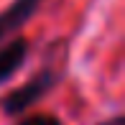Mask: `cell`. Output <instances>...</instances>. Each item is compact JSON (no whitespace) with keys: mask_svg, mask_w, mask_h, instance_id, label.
<instances>
[{"mask_svg":"<svg viewBox=\"0 0 125 125\" xmlns=\"http://www.w3.org/2000/svg\"><path fill=\"white\" fill-rule=\"evenodd\" d=\"M56 82H59V74H56V72L41 69L38 74H33L31 79H28L26 84L10 89V92L0 100V107H3L5 115L18 117V115H23L26 110H31L38 100H43V94H49Z\"/></svg>","mask_w":125,"mask_h":125,"instance_id":"1","label":"cell"},{"mask_svg":"<svg viewBox=\"0 0 125 125\" xmlns=\"http://www.w3.org/2000/svg\"><path fill=\"white\" fill-rule=\"evenodd\" d=\"M41 5L43 0H13L5 10H0V43L8 36H13L15 31H21L38 13Z\"/></svg>","mask_w":125,"mask_h":125,"instance_id":"2","label":"cell"},{"mask_svg":"<svg viewBox=\"0 0 125 125\" xmlns=\"http://www.w3.org/2000/svg\"><path fill=\"white\" fill-rule=\"evenodd\" d=\"M28 54H31V41L21 36L10 38L8 43L0 46V84L13 79V74L26 64Z\"/></svg>","mask_w":125,"mask_h":125,"instance_id":"3","label":"cell"},{"mask_svg":"<svg viewBox=\"0 0 125 125\" xmlns=\"http://www.w3.org/2000/svg\"><path fill=\"white\" fill-rule=\"evenodd\" d=\"M15 125H64V123L54 112H33V115H23Z\"/></svg>","mask_w":125,"mask_h":125,"instance_id":"4","label":"cell"},{"mask_svg":"<svg viewBox=\"0 0 125 125\" xmlns=\"http://www.w3.org/2000/svg\"><path fill=\"white\" fill-rule=\"evenodd\" d=\"M100 125H125V117L123 115H115V117H110V120H105V123H100Z\"/></svg>","mask_w":125,"mask_h":125,"instance_id":"5","label":"cell"}]
</instances>
